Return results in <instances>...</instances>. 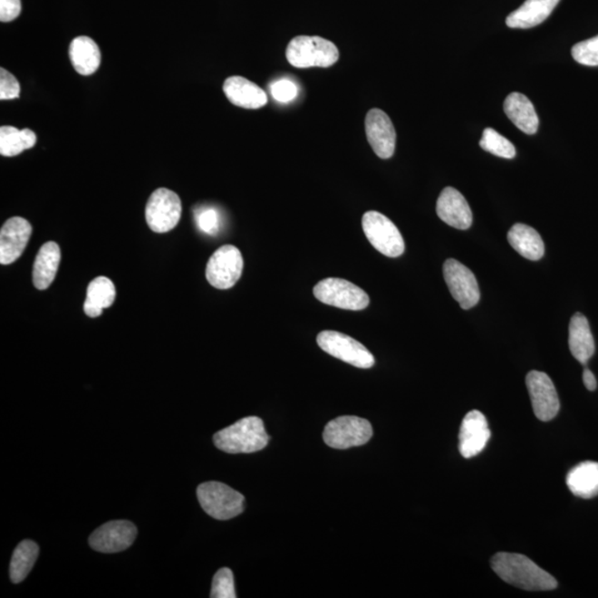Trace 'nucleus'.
I'll return each mask as SVG.
<instances>
[{
    "mask_svg": "<svg viewBox=\"0 0 598 598\" xmlns=\"http://www.w3.org/2000/svg\"><path fill=\"white\" fill-rule=\"evenodd\" d=\"M491 566L501 580L522 590L552 591L557 587L555 577L525 555L497 553Z\"/></svg>",
    "mask_w": 598,
    "mask_h": 598,
    "instance_id": "nucleus-1",
    "label": "nucleus"
},
{
    "mask_svg": "<svg viewBox=\"0 0 598 598\" xmlns=\"http://www.w3.org/2000/svg\"><path fill=\"white\" fill-rule=\"evenodd\" d=\"M480 147L493 156L500 158L513 159L516 154V147L513 146L510 140L503 137L492 128H487L483 131Z\"/></svg>",
    "mask_w": 598,
    "mask_h": 598,
    "instance_id": "nucleus-29",
    "label": "nucleus"
},
{
    "mask_svg": "<svg viewBox=\"0 0 598 598\" xmlns=\"http://www.w3.org/2000/svg\"><path fill=\"white\" fill-rule=\"evenodd\" d=\"M505 112L517 129L526 134H535L537 132L538 120L535 106L525 94L520 92H512L506 99Z\"/></svg>",
    "mask_w": 598,
    "mask_h": 598,
    "instance_id": "nucleus-20",
    "label": "nucleus"
},
{
    "mask_svg": "<svg viewBox=\"0 0 598 598\" xmlns=\"http://www.w3.org/2000/svg\"><path fill=\"white\" fill-rule=\"evenodd\" d=\"M583 382H584L585 387L590 391H594L597 388L596 378L590 369H584V372H583Z\"/></svg>",
    "mask_w": 598,
    "mask_h": 598,
    "instance_id": "nucleus-36",
    "label": "nucleus"
},
{
    "mask_svg": "<svg viewBox=\"0 0 598 598\" xmlns=\"http://www.w3.org/2000/svg\"><path fill=\"white\" fill-rule=\"evenodd\" d=\"M319 302L346 311H363L371 304L368 294L352 282L342 278H326L313 287Z\"/></svg>",
    "mask_w": 598,
    "mask_h": 598,
    "instance_id": "nucleus-5",
    "label": "nucleus"
},
{
    "mask_svg": "<svg viewBox=\"0 0 598 598\" xmlns=\"http://www.w3.org/2000/svg\"><path fill=\"white\" fill-rule=\"evenodd\" d=\"M194 219H196L198 229L207 236H216L221 229V216L217 208L198 207L194 209Z\"/></svg>",
    "mask_w": 598,
    "mask_h": 598,
    "instance_id": "nucleus-30",
    "label": "nucleus"
},
{
    "mask_svg": "<svg viewBox=\"0 0 598 598\" xmlns=\"http://www.w3.org/2000/svg\"><path fill=\"white\" fill-rule=\"evenodd\" d=\"M560 0H526L520 8L508 14L506 24L510 28L528 29L538 26L550 17Z\"/></svg>",
    "mask_w": 598,
    "mask_h": 598,
    "instance_id": "nucleus-19",
    "label": "nucleus"
},
{
    "mask_svg": "<svg viewBox=\"0 0 598 598\" xmlns=\"http://www.w3.org/2000/svg\"><path fill=\"white\" fill-rule=\"evenodd\" d=\"M572 56L583 66L598 67V36L576 43L572 48Z\"/></svg>",
    "mask_w": 598,
    "mask_h": 598,
    "instance_id": "nucleus-32",
    "label": "nucleus"
},
{
    "mask_svg": "<svg viewBox=\"0 0 598 598\" xmlns=\"http://www.w3.org/2000/svg\"><path fill=\"white\" fill-rule=\"evenodd\" d=\"M526 387L538 420L546 422L555 419L560 411V400L552 379L545 372L533 371L527 373Z\"/></svg>",
    "mask_w": 598,
    "mask_h": 598,
    "instance_id": "nucleus-12",
    "label": "nucleus"
},
{
    "mask_svg": "<svg viewBox=\"0 0 598 598\" xmlns=\"http://www.w3.org/2000/svg\"><path fill=\"white\" fill-rule=\"evenodd\" d=\"M212 598H236V585H234L233 572L227 567L221 568L214 575L212 583Z\"/></svg>",
    "mask_w": 598,
    "mask_h": 598,
    "instance_id": "nucleus-31",
    "label": "nucleus"
},
{
    "mask_svg": "<svg viewBox=\"0 0 598 598\" xmlns=\"http://www.w3.org/2000/svg\"><path fill=\"white\" fill-rule=\"evenodd\" d=\"M33 227L26 218L12 217L0 229V264L9 265L23 256Z\"/></svg>",
    "mask_w": 598,
    "mask_h": 598,
    "instance_id": "nucleus-15",
    "label": "nucleus"
},
{
    "mask_svg": "<svg viewBox=\"0 0 598 598\" xmlns=\"http://www.w3.org/2000/svg\"><path fill=\"white\" fill-rule=\"evenodd\" d=\"M69 58L74 70L82 76L97 72L101 63V53L96 42L87 36L74 38L69 46Z\"/></svg>",
    "mask_w": 598,
    "mask_h": 598,
    "instance_id": "nucleus-23",
    "label": "nucleus"
},
{
    "mask_svg": "<svg viewBox=\"0 0 598 598\" xmlns=\"http://www.w3.org/2000/svg\"><path fill=\"white\" fill-rule=\"evenodd\" d=\"M39 555V547L36 543L24 540L20 542L14 550L12 562H10V578L14 584L23 582L33 570Z\"/></svg>",
    "mask_w": 598,
    "mask_h": 598,
    "instance_id": "nucleus-28",
    "label": "nucleus"
},
{
    "mask_svg": "<svg viewBox=\"0 0 598 598\" xmlns=\"http://www.w3.org/2000/svg\"><path fill=\"white\" fill-rule=\"evenodd\" d=\"M198 498L204 511L219 521L231 520L246 508V497L221 482H206L198 487Z\"/></svg>",
    "mask_w": 598,
    "mask_h": 598,
    "instance_id": "nucleus-4",
    "label": "nucleus"
},
{
    "mask_svg": "<svg viewBox=\"0 0 598 598\" xmlns=\"http://www.w3.org/2000/svg\"><path fill=\"white\" fill-rule=\"evenodd\" d=\"M22 13V0H0V20L13 22Z\"/></svg>",
    "mask_w": 598,
    "mask_h": 598,
    "instance_id": "nucleus-35",
    "label": "nucleus"
},
{
    "mask_svg": "<svg viewBox=\"0 0 598 598\" xmlns=\"http://www.w3.org/2000/svg\"><path fill=\"white\" fill-rule=\"evenodd\" d=\"M507 239L520 256L530 261H538L545 256V243L540 234L526 224L518 223L513 226L507 233Z\"/></svg>",
    "mask_w": 598,
    "mask_h": 598,
    "instance_id": "nucleus-24",
    "label": "nucleus"
},
{
    "mask_svg": "<svg viewBox=\"0 0 598 598\" xmlns=\"http://www.w3.org/2000/svg\"><path fill=\"white\" fill-rule=\"evenodd\" d=\"M371 437V422L356 416L333 419L327 423L323 435L326 445L338 450L366 445Z\"/></svg>",
    "mask_w": 598,
    "mask_h": 598,
    "instance_id": "nucleus-7",
    "label": "nucleus"
},
{
    "mask_svg": "<svg viewBox=\"0 0 598 598\" xmlns=\"http://www.w3.org/2000/svg\"><path fill=\"white\" fill-rule=\"evenodd\" d=\"M137 535L138 530L132 522L111 521L92 533L89 545L97 552L118 553L131 546Z\"/></svg>",
    "mask_w": 598,
    "mask_h": 598,
    "instance_id": "nucleus-13",
    "label": "nucleus"
},
{
    "mask_svg": "<svg viewBox=\"0 0 598 598\" xmlns=\"http://www.w3.org/2000/svg\"><path fill=\"white\" fill-rule=\"evenodd\" d=\"M20 96V84L13 73L6 69H0V99L13 100Z\"/></svg>",
    "mask_w": 598,
    "mask_h": 598,
    "instance_id": "nucleus-34",
    "label": "nucleus"
},
{
    "mask_svg": "<svg viewBox=\"0 0 598 598\" xmlns=\"http://www.w3.org/2000/svg\"><path fill=\"white\" fill-rule=\"evenodd\" d=\"M363 233L373 247L382 256L395 258L405 252V241L398 227L383 214L369 211L362 217Z\"/></svg>",
    "mask_w": 598,
    "mask_h": 598,
    "instance_id": "nucleus-6",
    "label": "nucleus"
},
{
    "mask_svg": "<svg viewBox=\"0 0 598 598\" xmlns=\"http://www.w3.org/2000/svg\"><path fill=\"white\" fill-rule=\"evenodd\" d=\"M224 93L234 106L244 109H259L266 106L267 94L256 83L248 79L233 76L223 84Z\"/></svg>",
    "mask_w": 598,
    "mask_h": 598,
    "instance_id": "nucleus-18",
    "label": "nucleus"
},
{
    "mask_svg": "<svg viewBox=\"0 0 598 598\" xmlns=\"http://www.w3.org/2000/svg\"><path fill=\"white\" fill-rule=\"evenodd\" d=\"M490 437L491 432L485 415L472 410L463 419L458 433V450L463 458L476 457L486 448Z\"/></svg>",
    "mask_w": 598,
    "mask_h": 598,
    "instance_id": "nucleus-16",
    "label": "nucleus"
},
{
    "mask_svg": "<svg viewBox=\"0 0 598 598\" xmlns=\"http://www.w3.org/2000/svg\"><path fill=\"white\" fill-rule=\"evenodd\" d=\"M213 441L219 450L236 455L263 450L268 445L269 436L261 418L246 417L217 432Z\"/></svg>",
    "mask_w": 598,
    "mask_h": 598,
    "instance_id": "nucleus-2",
    "label": "nucleus"
},
{
    "mask_svg": "<svg viewBox=\"0 0 598 598\" xmlns=\"http://www.w3.org/2000/svg\"><path fill=\"white\" fill-rule=\"evenodd\" d=\"M568 346L573 357L577 362L586 365L587 362L594 355L595 342L593 338L590 323L587 318L581 313H576L572 317L570 328H568Z\"/></svg>",
    "mask_w": 598,
    "mask_h": 598,
    "instance_id": "nucleus-21",
    "label": "nucleus"
},
{
    "mask_svg": "<svg viewBox=\"0 0 598 598\" xmlns=\"http://www.w3.org/2000/svg\"><path fill=\"white\" fill-rule=\"evenodd\" d=\"M182 216V202L176 192L169 188H158L149 198L146 219L150 228L156 233L172 231Z\"/></svg>",
    "mask_w": 598,
    "mask_h": 598,
    "instance_id": "nucleus-9",
    "label": "nucleus"
},
{
    "mask_svg": "<svg viewBox=\"0 0 598 598\" xmlns=\"http://www.w3.org/2000/svg\"><path fill=\"white\" fill-rule=\"evenodd\" d=\"M269 90H271L273 99L281 103L291 102L298 96V87L296 86V83L289 79L277 80V82L271 84Z\"/></svg>",
    "mask_w": 598,
    "mask_h": 598,
    "instance_id": "nucleus-33",
    "label": "nucleus"
},
{
    "mask_svg": "<svg viewBox=\"0 0 598 598\" xmlns=\"http://www.w3.org/2000/svg\"><path fill=\"white\" fill-rule=\"evenodd\" d=\"M448 291L462 309L475 307L480 301V289L475 274L456 259H448L443 265Z\"/></svg>",
    "mask_w": 598,
    "mask_h": 598,
    "instance_id": "nucleus-11",
    "label": "nucleus"
},
{
    "mask_svg": "<svg viewBox=\"0 0 598 598\" xmlns=\"http://www.w3.org/2000/svg\"><path fill=\"white\" fill-rule=\"evenodd\" d=\"M438 217L448 226L468 229L472 226V211L465 197L458 189L446 188L437 202Z\"/></svg>",
    "mask_w": 598,
    "mask_h": 598,
    "instance_id": "nucleus-17",
    "label": "nucleus"
},
{
    "mask_svg": "<svg viewBox=\"0 0 598 598\" xmlns=\"http://www.w3.org/2000/svg\"><path fill=\"white\" fill-rule=\"evenodd\" d=\"M244 261L236 246H224L214 252L207 265V279L217 289L232 288L241 278Z\"/></svg>",
    "mask_w": 598,
    "mask_h": 598,
    "instance_id": "nucleus-10",
    "label": "nucleus"
},
{
    "mask_svg": "<svg viewBox=\"0 0 598 598\" xmlns=\"http://www.w3.org/2000/svg\"><path fill=\"white\" fill-rule=\"evenodd\" d=\"M318 346L328 355L341 359L349 365L369 369L375 365V357L362 343L346 333L325 331L318 333Z\"/></svg>",
    "mask_w": 598,
    "mask_h": 598,
    "instance_id": "nucleus-8",
    "label": "nucleus"
},
{
    "mask_svg": "<svg viewBox=\"0 0 598 598\" xmlns=\"http://www.w3.org/2000/svg\"><path fill=\"white\" fill-rule=\"evenodd\" d=\"M62 253L57 243L47 242L40 247L33 269V282L39 291L52 285L57 275Z\"/></svg>",
    "mask_w": 598,
    "mask_h": 598,
    "instance_id": "nucleus-22",
    "label": "nucleus"
},
{
    "mask_svg": "<svg viewBox=\"0 0 598 598\" xmlns=\"http://www.w3.org/2000/svg\"><path fill=\"white\" fill-rule=\"evenodd\" d=\"M114 299H116V287L111 279L99 276L89 284L83 311L89 317H99L104 308L112 306Z\"/></svg>",
    "mask_w": 598,
    "mask_h": 598,
    "instance_id": "nucleus-26",
    "label": "nucleus"
},
{
    "mask_svg": "<svg viewBox=\"0 0 598 598\" xmlns=\"http://www.w3.org/2000/svg\"><path fill=\"white\" fill-rule=\"evenodd\" d=\"M365 126L373 152L381 159H391L395 153L397 134L388 114L381 109H371L367 113Z\"/></svg>",
    "mask_w": 598,
    "mask_h": 598,
    "instance_id": "nucleus-14",
    "label": "nucleus"
},
{
    "mask_svg": "<svg viewBox=\"0 0 598 598\" xmlns=\"http://www.w3.org/2000/svg\"><path fill=\"white\" fill-rule=\"evenodd\" d=\"M287 62L295 68H328L338 62L336 44L317 36H298L286 49Z\"/></svg>",
    "mask_w": 598,
    "mask_h": 598,
    "instance_id": "nucleus-3",
    "label": "nucleus"
},
{
    "mask_svg": "<svg viewBox=\"0 0 598 598\" xmlns=\"http://www.w3.org/2000/svg\"><path fill=\"white\" fill-rule=\"evenodd\" d=\"M36 142V134L30 129L19 130L10 126L0 128V154L3 157H16L34 148Z\"/></svg>",
    "mask_w": 598,
    "mask_h": 598,
    "instance_id": "nucleus-27",
    "label": "nucleus"
},
{
    "mask_svg": "<svg viewBox=\"0 0 598 598\" xmlns=\"http://www.w3.org/2000/svg\"><path fill=\"white\" fill-rule=\"evenodd\" d=\"M566 485L578 497L598 496V462L585 461L573 468L566 477Z\"/></svg>",
    "mask_w": 598,
    "mask_h": 598,
    "instance_id": "nucleus-25",
    "label": "nucleus"
}]
</instances>
